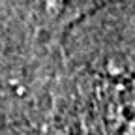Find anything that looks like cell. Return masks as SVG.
Here are the masks:
<instances>
[{
    "instance_id": "6da1fadb",
    "label": "cell",
    "mask_w": 135,
    "mask_h": 135,
    "mask_svg": "<svg viewBox=\"0 0 135 135\" xmlns=\"http://www.w3.org/2000/svg\"><path fill=\"white\" fill-rule=\"evenodd\" d=\"M103 0H38L45 25H70L75 17Z\"/></svg>"
}]
</instances>
